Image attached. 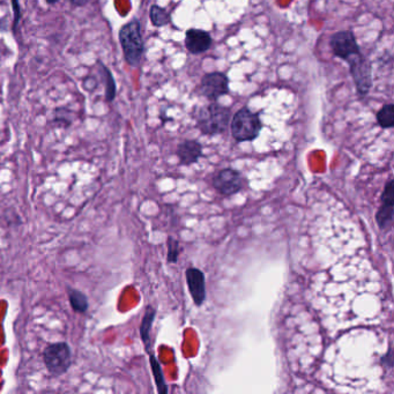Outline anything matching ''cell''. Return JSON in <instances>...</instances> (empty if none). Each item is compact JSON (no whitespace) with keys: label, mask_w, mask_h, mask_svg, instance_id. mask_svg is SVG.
<instances>
[{"label":"cell","mask_w":394,"mask_h":394,"mask_svg":"<svg viewBox=\"0 0 394 394\" xmlns=\"http://www.w3.org/2000/svg\"><path fill=\"white\" fill-rule=\"evenodd\" d=\"M167 261L169 264H177L179 253H181V245L179 240H175L174 237H168L167 240Z\"/></svg>","instance_id":"obj_18"},{"label":"cell","mask_w":394,"mask_h":394,"mask_svg":"<svg viewBox=\"0 0 394 394\" xmlns=\"http://www.w3.org/2000/svg\"><path fill=\"white\" fill-rule=\"evenodd\" d=\"M381 365L383 368L386 369V370H392L393 369L394 362H393V349L390 347L388 348V353L383 355L381 358Z\"/></svg>","instance_id":"obj_20"},{"label":"cell","mask_w":394,"mask_h":394,"mask_svg":"<svg viewBox=\"0 0 394 394\" xmlns=\"http://www.w3.org/2000/svg\"><path fill=\"white\" fill-rule=\"evenodd\" d=\"M185 48L191 55H201L206 53L213 46V39L206 30L190 28L185 33Z\"/></svg>","instance_id":"obj_11"},{"label":"cell","mask_w":394,"mask_h":394,"mask_svg":"<svg viewBox=\"0 0 394 394\" xmlns=\"http://www.w3.org/2000/svg\"><path fill=\"white\" fill-rule=\"evenodd\" d=\"M185 280L194 306H203L208 299L205 273L197 267L190 266L185 271Z\"/></svg>","instance_id":"obj_10"},{"label":"cell","mask_w":394,"mask_h":394,"mask_svg":"<svg viewBox=\"0 0 394 394\" xmlns=\"http://www.w3.org/2000/svg\"><path fill=\"white\" fill-rule=\"evenodd\" d=\"M105 74H107V101H114L116 96V83L109 69H105Z\"/></svg>","instance_id":"obj_19"},{"label":"cell","mask_w":394,"mask_h":394,"mask_svg":"<svg viewBox=\"0 0 394 394\" xmlns=\"http://www.w3.org/2000/svg\"><path fill=\"white\" fill-rule=\"evenodd\" d=\"M230 131L236 142H253L263 130L260 112H253L249 107H243L230 121Z\"/></svg>","instance_id":"obj_2"},{"label":"cell","mask_w":394,"mask_h":394,"mask_svg":"<svg viewBox=\"0 0 394 394\" xmlns=\"http://www.w3.org/2000/svg\"><path fill=\"white\" fill-rule=\"evenodd\" d=\"M149 363H151V372H153V376H154L155 384H156V388H158V392L160 394H167L169 392V388H168L167 383H165V374H163V370H162L161 365L160 362L158 361V358H155V355L153 353H149Z\"/></svg>","instance_id":"obj_14"},{"label":"cell","mask_w":394,"mask_h":394,"mask_svg":"<svg viewBox=\"0 0 394 394\" xmlns=\"http://www.w3.org/2000/svg\"><path fill=\"white\" fill-rule=\"evenodd\" d=\"M210 184L217 193L224 197H231L245 187V178L236 169L224 168L212 176Z\"/></svg>","instance_id":"obj_6"},{"label":"cell","mask_w":394,"mask_h":394,"mask_svg":"<svg viewBox=\"0 0 394 394\" xmlns=\"http://www.w3.org/2000/svg\"><path fill=\"white\" fill-rule=\"evenodd\" d=\"M176 155H177L179 165L189 167V165L197 163L204 156L203 145L198 140L185 139L178 144Z\"/></svg>","instance_id":"obj_12"},{"label":"cell","mask_w":394,"mask_h":394,"mask_svg":"<svg viewBox=\"0 0 394 394\" xmlns=\"http://www.w3.org/2000/svg\"><path fill=\"white\" fill-rule=\"evenodd\" d=\"M49 4H56L58 0H46Z\"/></svg>","instance_id":"obj_23"},{"label":"cell","mask_w":394,"mask_h":394,"mask_svg":"<svg viewBox=\"0 0 394 394\" xmlns=\"http://www.w3.org/2000/svg\"><path fill=\"white\" fill-rule=\"evenodd\" d=\"M155 315H156V310L151 306L146 308L145 315L142 318V324H140V337H142V342L145 345L146 352L149 354L151 348V331L154 324Z\"/></svg>","instance_id":"obj_13"},{"label":"cell","mask_w":394,"mask_h":394,"mask_svg":"<svg viewBox=\"0 0 394 394\" xmlns=\"http://www.w3.org/2000/svg\"><path fill=\"white\" fill-rule=\"evenodd\" d=\"M67 295H69V304L72 309L78 313H86L89 308L88 299L83 292L67 287Z\"/></svg>","instance_id":"obj_15"},{"label":"cell","mask_w":394,"mask_h":394,"mask_svg":"<svg viewBox=\"0 0 394 394\" xmlns=\"http://www.w3.org/2000/svg\"><path fill=\"white\" fill-rule=\"evenodd\" d=\"M43 361L51 376H62L72 365V351L66 342H53L43 352Z\"/></svg>","instance_id":"obj_4"},{"label":"cell","mask_w":394,"mask_h":394,"mask_svg":"<svg viewBox=\"0 0 394 394\" xmlns=\"http://www.w3.org/2000/svg\"><path fill=\"white\" fill-rule=\"evenodd\" d=\"M229 78L224 72H210L201 78L199 94L212 102L229 94Z\"/></svg>","instance_id":"obj_7"},{"label":"cell","mask_w":394,"mask_h":394,"mask_svg":"<svg viewBox=\"0 0 394 394\" xmlns=\"http://www.w3.org/2000/svg\"><path fill=\"white\" fill-rule=\"evenodd\" d=\"M394 212V181L390 178L385 184L384 191L381 196V206L374 214V220L381 231L391 229L393 224Z\"/></svg>","instance_id":"obj_9"},{"label":"cell","mask_w":394,"mask_h":394,"mask_svg":"<svg viewBox=\"0 0 394 394\" xmlns=\"http://www.w3.org/2000/svg\"><path fill=\"white\" fill-rule=\"evenodd\" d=\"M69 1L74 6H83L88 0H69Z\"/></svg>","instance_id":"obj_22"},{"label":"cell","mask_w":394,"mask_h":394,"mask_svg":"<svg viewBox=\"0 0 394 394\" xmlns=\"http://www.w3.org/2000/svg\"><path fill=\"white\" fill-rule=\"evenodd\" d=\"M14 14H15V22H14V28H17L19 19L21 17L20 7L18 5V0H13Z\"/></svg>","instance_id":"obj_21"},{"label":"cell","mask_w":394,"mask_h":394,"mask_svg":"<svg viewBox=\"0 0 394 394\" xmlns=\"http://www.w3.org/2000/svg\"><path fill=\"white\" fill-rule=\"evenodd\" d=\"M149 18L155 27L167 26L171 22V15L163 7L158 6V5H153L149 11Z\"/></svg>","instance_id":"obj_17"},{"label":"cell","mask_w":394,"mask_h":394,"mask_svg":"<svg viewBox=\"0 0 394 394\" xmlns=\"http://www.w3.org/2000/svg\"><path fill=\"white\" fill-rule=\"evenodd\" d=\"M125 60L128 65L137 67L142 62L145 53V42L142 40V25L137 19L130 21L119 32Z\"/></svg>","instance_id":"obj_3"},{"label":"cell","mask_w":394,"mask_h":394,"mask_svg":"<svg viewBox=\"0 0 394 394\" xmlns=\"http://www.w3.org/2000/svg\"><path fill=\"white\" fill-rule=\"evenodd\" d=\"M194 117L201 135L213 137L227 131L231 121V109L212 102L198 109Z\"/></svg>","instance_id":"obj_1"},{"label":"cell","mask_w":394,"mask_h":394,"mask_svg":"<svg viewBox=\"0 0 394 394\" xmlns=\"http://www.w3.org/2000/svg\"><path fill=\"white\" fill-rule=\"evenodd\" d=\"M346 62L349 65V72L352 76L358 96L361 99H365L369 95L374 85L372 62L362 53L349 58Z\"/></svg>","instance_id":"obj_5"},{"label":"cell","mask_w":394,"mask_h":394,"mask_svg":"<svg viewBox=\"0 0 394 394\" xmlns=\"http://www.w3.org/2000/svg\"><path fill=\"white\" fill-rule=\"evenodd\" d=\"M329 44L333 55L345 62L361 53L352 30H339L330 37Z\"/></svg>","instance_id":"obj_8"},{"label":"cell","mask_w":394,"mask_h":394,"mask_svg":"<svg viewBox=\"0 0 394 394\" xmlns=\"http://www.w3.org/2000/svg\"><path fill=\"white\" fill-rule=\"evenodd\" d=\"M376 121L379 128L388 130L394 126V105L388 103L381 107L376 114Z\"/></svg>","instance_id":"obj_16"}]
</instances>
